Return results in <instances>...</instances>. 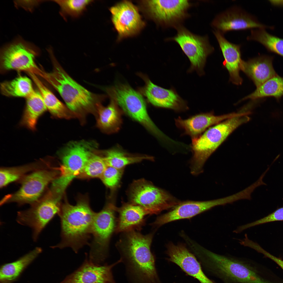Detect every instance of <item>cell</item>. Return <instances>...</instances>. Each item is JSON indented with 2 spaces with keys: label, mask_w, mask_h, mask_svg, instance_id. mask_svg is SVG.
<instances>
[{
  "label": "cell",
  "mask_w": 283,
  "mask_h": 283,
  "mask_svg": "<svg viewBox=\"0 0 283 283\" xmlns=\"http://www.w3.org/2000/svg\"><path fill=\"white\" fill-rule=\"evenodd\" d=\"M252 248L258 252L262 254L265 256L273 260L283 270V260L268 252L257 243L254 244Z\"/></svg>",
  "instance_id": "37"
},
{
  "label": "cell",
  "mask_w": 283,
  "mask_h": 283,
  "mask_svg": "<svg viewBox=\"0 0 283 283\" xmlns=\"http://www.w3.org/2000/svg\"><path fill=\"white\" fill-rule=\"evenodd\" d=\"M240 112L216 116L212 112L202 113L183 119L180 117L175 119L176 126L189 135L192 139L198 138L208 128L228 119L241 115Z\"/></svg>",
  "instance_id": "20"
},
{
  "label": "cell",
  "mask_w": 283,
  "mask_h": 283,
  "mask_svg": "<svg viewBox=\"0 0 283 283\" xmlns=\"http://www.w3.org/2000/svg\"><path fill=\"white\" fill-rule=\"evenodd\" d=\"M145 82L142 89L143 95L153 105L171 109L177 112L188 110L186 101L182 99L173 88L165 89L153 83L146 76L141 75Z\"/></svg>",
  "instance_id": "15"
},
{
  "label": "cell",
  "mask_w": 283,
  "mask_h": 283,
  "mask_svg": "<svg viewBox=\"0 0 283 283\" xmlns=\"http://www.w3.org/2000/svg\"><path fill=\"white\" fill-rule=\"evenodd\" d=\"M211 25L215 30L223 34L232 30L273 28V26L262 24L255 17L241 8L235 6L216 15L212 21Z\"/></svg>",
  "instance_id": "14"
},
{
  "label": "cell",
  "mask_w": 283,
  "mask_h": 283,
  "mask_svg": "<svg viewBox=\"0 0 283 283\" xmlns=\"http://www.w3.org/2000/svg\"><path fill=\"white\" fill-rule=\"evenodd\" d=\"M123 172V169H119L107 166L100 177L104 184L112 189L118 185Z\"/></svg>",
  "instance_id": "35"
},
{
  "label": "cell",
  "mask_w": 283,
  "mask_h": 283,
  "mask_svg": "<svg viewBox=\"0 0 283 283\" xmlns=\"http://www.w3.org/2000/svg\"><path fill=\"white\" fill-rule=\"evenodd\" d=\"M122 262L121 259L111 265L96 264L86 257L81 265L60 283H116L112 269Z\"/></svg>",
  "instance_id": "16"
},
{
  "label": "cell",
  "mask_w": 283,
  "mask_h": 283,
  "mask_svg": "<svg viewBox=\"0 0 283 283\" xmlns=\"http://www.w3.org/2000/svg\"><path fill=\"white\" fill-rule=\"evenodd\" d=\"M244 114L226 119L211 127L198 138L192 139L191 173L197 175L203 171L205 162L228 136L249 117Z\"/></svg>",
  "instance_id": "5"
},
{
  "label": "cell",
  "mask_w": 283,
  "mask_h": 283,
  "mask_svg": "<svg viewBox=\"0 0 283 283\" xmlns=\"http://www.w3.org/2000/svg\"><path fill=\"white\" fill-rule=\"evenodd\" d=\"M283 96V77L277 75L257 87L253 92L244 97L240 101L248 99L255 100L268 97L279 100Z\"/></svg>",
  "instance_id": "29"
},
{
  "label": "cell",
  "mask_w": 283,
  "mask_h": 283,
  "mask_svg": "<svg viewBox=\"0 0 283 283\" xmlns=\"http://www.w3.org/2000/svg\"><path fill=\"white\" fill-rule=\"evenodd\" d=\"M129 196L130 203L141 206L150 215L173 208L180 202L167 191L144 179L133 182Z\"/></svg>",
  "instance_id": "9"
},
{
  "label": "cell",
  "mask_w": 283,
  "mask_h": 283,
  "mask_svg": "<svg viewBox=\"0 0 283 283\" xmlns=\"http://www.w3.org/2000/svg\"><path fill=\"white\" fill-rule=\"evenodd\" d=\"M263 28L252 29L247 39L259 42L268 51L283 57V38L270 34Z\"/></svg>",
  "instance_id": "32"
},
{
  "label": "cell",
  "mask_w": 283,
  "mask_h": 283,
  "mask_svg": "<svg viewBox=\"0 0 283 283\" xmlns=\"http://www.w3.org/2000/svg\"><path fill=\"white\" fill-rule=\"evenodd\" d=\"M48 161L42 160L19 166L1 168L0 187L2 188L32 172L40 169L50 167Z\"/></svg>",
  "instance_id": "28"
},
{
  "label": "cell",
  "mask_w": 283,
  "mask_h": 283,
  "mask_svg": "<svg viewBox=\"0 0 283 283\" xmlns=\"http://www.w3.org/2000/svg\"><path fill=\"white\" fill-rule=\"evenodd\" d=\"M48 52L53 69L47 72L45 80L58 91L67 106L83 124L87 115H95L98 106L106 96L91 92L77 82L59 63L53 51Z\"/></svg>",
  "instance_id": "3"
},
{
  "label": "cell",
  "mask_w": 283,
  "mask_h": 283,
  "mask_svg": "<svg viewBox=\"0 0 283 283\" xmlns=\"http://www.w3.org/2000/svg\"><path fill=\"white\" fill-rule=\"evenodd\" d=\"M61 196L50 188L37 201L27 210L18 212L17 222L31 228L32 238L36 241L47 225L58 214Z\"/></svg>",
  "instance_id": "7"
},
{
  "label": "cell",
  "mask_w": 283,
  "mask_h": 283,
  "mask_svg": "<svg viewBox=\"0 0 283 283\" xmlns=\"http://www.w3.org/2000/svg\"><path fill=\"white\" fill-rule=\"evenodd\" d=\"M109 104L104 106L102 103L97 106L95 115L96 126L101 131L110 133L117 132L122 123V112L118 105L113 99H110Z\"/></svg>",
  "instance_id": "24"
},
{
  "label": "cell",
  "mask_w": 283,
  "mask_h": 283,
  "mask_svg": "<svg viewBox=\"0 0 283 283\" xmlns=\"http://www.w3.org/2000/svg\"><path fill=\"white\" fill-rule=\"evenodd\" d=\"M116 207L109 203L99 212L95 213L93 219L91 235L92 241L90 243L89 259L99 264L107 256L109 244L115 229Z\"/></svg>",
  "instance_id": "8"
},
{
  "label": "cell",
  "mask_w": 283,
  "mask_h": 283,
  "mask_svg": "<svg viewBox=\"0 0 283 283\" xmlns=\"http://www.w3.org/2000/svg\"><path fill=\"white\" fill-rule=\"evenodd\" d=\"M213 33L224 57L223 65L228 72L230 81L235 85H241L243 79L240 72L243 60L241 58V45L229 41L223 34L217 30H214Z\"/></svg>",
  "instance_id": "21"
},
{
  "label": "cell",
  "mask_w": 283,
  "mask_h": 283,
  "mask_svg": "<svg viewBox=\"0 0 283 283\" xmlns=\"http://www.w3.org/2000/svg\"><path fill=\"white\" fill-rule=\"evenodd\" d=\"M104 156L107 166L122 169L130 164L140 162L144 160H153L154 158L147 155H132L117 149L105 151Z\"/></svg>",
  "instance_id": "31"
},
{
  "label": "cell",
  "mask_w": 283,
  "mask_h": 283,
  "mask_svg": "<svg viewBox=\"0 0 283 283\" xmlns=\"http://www.w3.org/2000/svg\"><path fill=\"white\" fill-rule=\"evenodd\" d=\"M201 249L205 268L223 283H278L276 275L252 261Z\"/></svg>",
  "instance_id": "1"
},
{
  "label": "cell",
  "mask_w": 283,
  "mask_h": 283,
  "mask_svg": "<svg viewBox=\"0 0 283 283\" xmlns=\"http://www.w3.org/2000/svg\"><path fill=\"white\" fill-rule=\"evenodd\" d=\"M268 1L273 6L283 7V0H269Z\"/></svg>",
  "instance_id": "39"
},
{
  "label": "cell",
  "mask_w": 283,
  "mask_h": 283,
  "mask_svg": "<svg viewBox=\"0 0 283 283\" xmlns=\"http://www.w3.org/2000/svg\"><path fill=\"white\" fill-rule=\"evenodd\" d=\"M116 210L119 214L116 220V233L140 231L145 224V216L148 214L139 205L124 203L119 208L116 207Z\"/></svg>",
  "instance_id": "23"
},
{
  "label": "cell",
  "mask_w": 283,
  "mask_h": 283,
  "mask_svg": "<svg viewBox=\"0 0 283 283\" xmlns=\"http://www.w3.org/2000/svg\"><path fill=\"white\" fill-rule=\"evenodd\" d=\"M31 1V2H30V1H18V2H15L17 4L18 6H21L23 8H25V9H28L29 10H31L34 7L37 5L39 2H36V1Z\"/></svg>",
  "instance_id": "38"
},
{
  "label": "cell",
  "mask_w": 283,
  "mask_h": 283,
  "mask_svg": "<svg viewBox=\"0 0 283 283\" xmlns=\"http://www.w3.org/2000/svg\"><path fill=\"white\" fill-rule=\"evenodd\" d=\"M29 74L37 88L47 110L53 117L66 119L76 118L67 106L56 97L37 76L33 73Z\"/></svg>",
  "instance_id": "25"
},
{
  "label": "cell",
  "mask_w": 283,
  "mask_h": 283,
  "mask_svg": "<svg viewBox=\"0 0 283 283\" xmlns=\"http://www.w3.org/2000/svg\"><path fill=\"white\" fill-rule=\"evenodd\" d=\"M106 91L122 110L138 122L159 139L165 135L156 126L149 117L144 100L141 95L126 84H118L107 88Z\"/></svg>",
  "instance_id": "6"
},
{
  "label": "cell",
  "mask_w": 283,
  "mask_h": 283,
  "mask_svg": "<svg viewBox=\"0 0 283 283\" xmlns=\"http://www.w3.org/2000/svg\"><path fill=\"white\" fill-rule=\"evenodd\" d=\"M36 51L27 43L18 40L4 48L0 55V69L2 72L12 70L33 73L45 79L47 72L36 64Z\"/></svg>",
  "instance_id": "12"
},
{
  "label": "cell",
  "mask_w": 283,
  "mask_h": 283,
  "mask_svg": "<svg viewBox=\"0 0 283 283\" xmlns=\"http://www.w3.org/2000/svg\"><path fill=\"white\" fill-rule=\"evenodd\" d=\"M29 78L20 76L12 80L2 82L0 85L1 91L6 96L26 98L35 90Z\"/></svg>",
  "instance_id": "30"
},
{
  "label": "cell",
  "mask_w": 283,
  "mask_h": 283,
  "mask_svg": "<svg viewBox=\"0 0 283 283\" xmlns=\"http://www.w3.org/2000/svg\"><path fill=\"white\" fill-rule=\"evenodd\" d=\"M112 20L119 35L125 37L138 31L143 23L137 7L131 2L124 1L111 8Z\"/></svg>",
  "instance_id": "17"
},
{
  "label": "cell",
  "mask_w": 283,
  "mask_h": 283,
  "mask_svg": "<svg viewBox=\"0 0 283 283\" xmlns=\"http://www.w3.org/2000/svg\"><path fill=\"white\" fill-rule=\"evenodd\" d=\"M176 28V35L166 40L177 43L188 58L191 63L188 73L195 71L199 76L203 75L207 58L214 51L208 36L194 34L181 25Z\"/></svg>",
  "instance_id": "11"
},
{
  "label": "cell",
  "mask_w": 283,
  "mask_h": 283,
  "mask_svg": "<svg viewBox=\"0 0 283 283\" xmlns=\"http://www.w3.org/2000/svg\"><path fill=\"white\" fill-rule=\"evenodd\" d=\"M95 213L88 202L81 200L75 205L66 202L58 214L61 225V241L53 248L70 247L77 253L84 246L89 244Z\"/></svg>",
  "instance_id": "4"
},
{
  "label": "cell",
  "mask_w": 283,
  "mask_h": 283,
  "mask_svg": "<svg viewBox=\"0 0 283 283\" xmlns=\"http://www.w3.org/2000/svg\"><path fill=\"white\" fill-rule=\"evenodd\" d=\"M283 220V207L277 209L267 216L253 222L243 225L244 230L255 226L276 221Z\"/></svg>",
  "instance_id": "36"
},
{
  "label": "cell",
  "mask_w": 283,
  "mask_h": 283,
  "mask_svg": "<svg viewBox=\"0 0 283 283\" xmlns=\"http://www.w3.org/2000/svg\"><path fill=\"white\" fill-rule=\"evenodd\" d=\"M54 1L60 6L61 14L65 18L66 16L74 18L79 17L93 1L63 0Z\"/></svg>",
  "instance_id": "33"
},
{
  "label": "cell",
  "mask_w": 283,
  "mask_h": 283,
  "mask_svg": "<svg viewBox=\"0 0 283 283\" xmlns=\"http://www.w3.org/2000/svg\"><path fill=\"white\" fill-rule=\"evenodd\" d=\"M273 57L263 55L243 60L242 70L253 82L257 87L277 75L273 65Z\"/></svg>",
  "instance_id": "22"
},
{
  "label": "cell",
  "mask_w": 283,
  "mask_h": 283,
  "mask_svg": "<svg viewBox=\"0 0 283 283\" xmlns=\"http://www.w3.org/2000/svg\"><path fill=\"white\" fill-rule=\"evenodd\" d=\"M26 99L25 107L20 124L34 131L36 130L39 118L47 109L39 91L35 90Z\"/></svg>",
  "instance_id": "27"
},
{
  "label": "cell",
  "mask_w": 283,
  "mask_h": 283,
  "mask_svg": "<svg viewBox=\"0 0 283 283\" xmlns=\"http://www.w3.org/2000/svg\"><path fill=\"white\" fill-rule=\"evenodd\" d=\"M60 173L58 169L51 167L40 169L28 174L21 180V186L15 193L7 195L1 202V204L12 202L20 205H31L45 193L48 184Z\"/></svg>",
  "instance_id": "10"
},
{
  "label": "cell",
  "mask_w": 283,
  "mask_h": 283,
  "mask_svg": "<svg viewBox=\"0 0 283 283\" xmlns=\"http://www.w3.org/2000/svg\"><path fill=\"white\" fill-rule=\"evenodd\" d=\"M93 154L87 162L81 174L89 177L100 178L107 167L104 156Z\"/></svg>",
  "instance_id": "34"
},
{
  "label": "cell",
  "mask_w": 283,
  "mask_h": 283,
  "mask_svg": "<svg viewBox=\"0 0 283 283\" xmlns=\"http://www.w3.org/2000/svg\"><path fill=\"white\" fill-rule=\"evenodd\" d=\"M123 233L116 246L128 271L136 283H160L150 247L153 233L138 231Z\"/></svg>",
  "instance_id": "2"
},
{
  "label": "cell",
  "mask_w": 283,
  "mask_h": 283,
  "mask_svg": "<svg viewBox=\"0 0 283 283\" xmlns=\"http://www.w3.org/2000/svg\"><path fill=\"white\" fill-rule=\"evenodd\" d=\"M42 251L41 248L36 247L15 261L2 265L0 270V283H11L16 280Z\"/></svg>",
  "instance_id": "26"
},
{
  "label": "cell",
  "mask_w": 283,
  "mask_h": 283,
  "mask_svg": "<svg viewBox=\"0 0 283 283\" xmlns=\"http://www.w3.org/2000/svg\"><path fill=\"white\" fill-rule=\"evenodd\" d=\"M145 3L155 20L166 27L176 28L189 17L188 10L192 5L187 0H148Z\"/></svg>",
  "instance_id": "13"
},
{
  "label": "cell",
  "mask_w": 283,
  "mask_h": 283,
  "mask_svg": "<svg viewBox=\"0 0 283 283\" xmlns=\"http://www.w3.org/2000/svg\"><path fill=\"white\" fill-rule=\"evenodd\" d=\"M167 248L168 260L177 265L188 275L200 283H215L206 276L196 257L185 246L170 243Z\"/></svg>",
  "instance_id": "19"
},
{
  "label": "cell",
  "mask_w": 283,
  "mask_h": 283,
  "mask_svg": "<svg viewBox=\"0 0 283 283\" xmlns=\"http://www.w3.org/2000/svg\"><path fill=\"white\" fill-rule=\"evenodd\" d=\"M220 199L203 201H188L180 202L170 211L158 216L151 224L159 227L173 221L189 219L217 206L221 205Z\"/></svg>",
  "instance_id": "18"
}]
</instances>
